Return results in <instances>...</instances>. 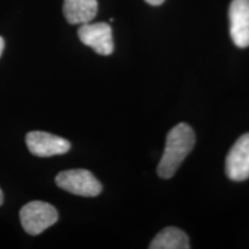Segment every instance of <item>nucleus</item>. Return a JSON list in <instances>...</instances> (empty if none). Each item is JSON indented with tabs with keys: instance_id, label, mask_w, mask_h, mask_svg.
Masks as SVG:
<instances>
[{
	"instance_id": "1",
	"label": "nucleus",
	"mask_w": 249,
	"mask_h": 249,
	"mask_svg": "<svg viewBox=\"0 0 249 249\" xmlns=\"http://www.w3.org/2000/svg\"><path fill=\"white\" fill-rule=\"evenodd\" d=\"M195 145V133L189 124H178L166 136L165 149L157 167V174L163 179H170L176 174Z\"/></svg>"
},
{
	"instance_id": "10",
	"label": "nucleus",
	"mask_w": 249,
	"mask_h": 249,
	"mask_svg": "<svg viewBox=\"0 0 249 249\" xmlns=\"http://www.w3.org/2000/svg\"><path fill=\"white\" fill-rule=\"evenodd\" d=\"M165 0H145V2H148L149 5H152V6H160L163 4Z\"/></svg>"
},
{
	"instance_id": "8",
	"label": "nucleus",
	"mask_w": 249,
	"mask_h": 249,
	"mask_svg": "<svg viewBox=\"0 0 249 249\" xmlns=\"http://www.w3.org/2000/svg\"><path fill=\"white\" fill-rule=\"evenodd\" d=\"M64 15L71 24L89 23L98 11L97 0H64Z\"/></svg>"
},
{
	"instance_id": "7",
	"label": "nucleus",
	"mask_w": 249,
	"mask_h": 249,
	"mask_svg": "<svg viewBox=\"0 0 249 249\" xmlns=\"http://www.w3.org/2000/svg\"><path fill=\"white\" fill-rule=\"evenodd\" d=\"M230 34L235 46H249V0H232L229 9Z\"/></svg>"
},
{
	"instance_id": "2",
	"label": "nucleus",
	"mask_w": 249,
	"mask_h": 249,
	"mask_svg": "<svg viewBox=\"0 0 249 249\" xmlns=\"http://www.w3.org/2000/svg\"><path fill=\"white\" fill-rule=\"evenodd\" d=\"M20 220L28 234L38 235L57 223L58 211L46 202L33 201L21 209Z\"/></svg>"
},
{
	"instance_id": "6",
	"label": "nucleus",
	"mask_w": 249,
	"mask_h": 249,
	"mask_svg": "<svg viewBox=\"0 0 249 249\" xmlns=\"http://www.w3.org/2000/svg\"><path fill=\"white\" fill-rule=\"evenodd\" d=\"M26 144L31 154L38 157L64 155L71 149V143L67 140L39 130L27 134Z\"/></svg>"
},
{
	"instance_id": "4",
	"label": "nucleus",
	"mask_w": 249,
	"mask_h": 249,
	"mask_svg": "<svg viewBox=\"0 0 249 249\" xmlns=\"http://www.w3.org/2000/svg\"><path fill=\"white\" fill-rule=\"evenodd\" d=\"M79 38L83 44L91 48L102 55H110L113 52V37L112 28L105 22L85 23L77 31Z\"/></svg>"
},
{
	"instance_id": "12",
	"label": "nucleus",
	"mask_w": 249,
	"mask_h": 249,
	"mask_svg": "<svg viewBox=\"0 0 249 249\" xmlns=\"http://www.w3.org/2000/svg\"><path fill=\"white\" fill-rule=\"evenodd\" d=\"M2 202H4V194H2V191L0 189V205L2 204Z\"/></svg>"
},
{
	"instance_id": "5",
	"label": "nucleus",
	"mask_w": 249,
	"mask_h": 249,
	"mask_svg": "<svg viewBox=\"0 0 249 249\" xmlns=\"http://www.w3.org/2000/svg\"><path fill=\"white\" fill-rule=\"evenodd\" d=\"M226 176L233 181L249 178V133L238 139L226 156Z\"/></svg>"
},
{
	"instance_id": "11",
	"label": "nucleus",
	"mask_w": 249,
	"mask_h": 249,
	"mask_svg": "<svg viewBox=\"0 0 249 249\" xmlns=\"http://www.w3.org/2000/svg\"><path fill=\"white\" fill-rule=\"evenodd\" d=\"M4 48H5L4 38H2V37H0V57H1L2 51H4Z\"/></svg>"
},
{
	"instance_id": "9",
	"label": "nucleus",
	"mask_w": 249,
	"mask_h": 249,
	"mask_svg": "<svg viewBox=\"0 0 249 249\" xmlns=\"http://www.w3.org/2000/svg\"><path fill=\"white\" fill-rule=\"evenodd\" d=\"M151 249H189L188 235L178 227L169 226L160 231L151 241Z\"/></svg>"
},
{
	"instance_id": "3",
	"label": "nucleus",
	"mask_w": 249,
	"mask_h": 249,
	"mask_svg": "<svg viewBox=\"0 0 249 249\" xmlns=\"http://www.w3.org/2000/svg\"><path fill=\"white\" fill-rule=\"evenodd\" d=\"M55 183L61 189L74 195L93 197L102 193V183L88 170L62 171L55 177Z\"/></svg>"
}]
</instances>
